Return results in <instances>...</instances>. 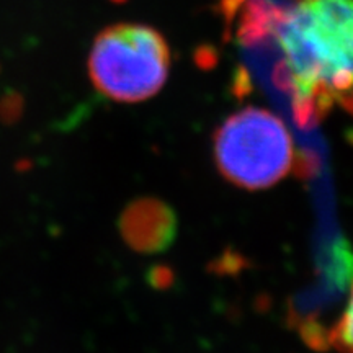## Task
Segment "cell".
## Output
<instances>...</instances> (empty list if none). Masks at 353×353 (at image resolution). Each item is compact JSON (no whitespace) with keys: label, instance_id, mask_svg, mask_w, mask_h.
Returning a JSON list of instances; mask_svg holds the SVG:
<instances>
[{"label":"cell","instance_id":"obj_1","mask_svg":"<svg viewBox=\"0 0 353 353\" xmlns=\"http://www.w3.org/2000/svg\"><path fill=\"white\" fill-rule=\"evenodd\" d=\"M272 37L281 52L278 83L299 125H316L353 87V0H294Z\"/></svg>","mask_w":353,"mask_h":353},{"label":"cell","instance_id":"obj_2","mask_svg":"<svg viewBox=\"0 0 353 353\" xmlns=\"http://www.w3.org/2000/svg\"><path fill=\"white\" fill-rule=\"evenodd\" d=\"M169 70V44L145 25L118 23L101 30L88 56L94 87L121 103L151 99L164 87Z\"/></svg>","mask_w":353,"mask_h":353},{"label":"cell","instance_id":"obj_3","mask_svg":"<svg viewBox=\"0 0 353 353\" xmlns=\"http://www.w3.org/2000/svg\"><path fill=\"white\" fill-rule=\"evenodd\" d=\"M213 154L228 182L245 190H262L280 182L294 164L288 128L265 108L245 107L216 130Z\"/></svg>","mask_w":353,"mask_h":353},{"label":"cell","instance_id":"obj_4","mask_svg":"<svg viewBox=\"0 0 353 353\" xmlns=\"http://www.w3.org/2000/svg\"><path fill=\"white\" fill-rule=\"evenodd\" d=\"M120 229L128 244L144 252L165 249L175 232L172 211L156 200H139L121 216Z\"/></svg>","mask_w":353,"mask_h":353},{"label":"cell","instance_id":"obj_5","mask_svg":"<svg viewBox=\"0 0 353 353\" xmlns=\"http://www.w3.org/2000/svg\"><path fill=\"white\" fill-rule=\"evenodd\" d=\"M325 345L341 353H353V285L345 309L325 332Z\"/></svg>","mask_w":353,"mask_h":353},{"label":"cell","instance_id":"obj_6","mask_svg":"<svg viewBox=\"0 0 353 353\" xmlns=\"http://www.w3.org/2000/svg\"><path fill=\"white\" fill-rule=\"evenodd\" d=\"M339 103H341L342 107L345 108L348 113L353 114V87L350 88V90H347L345 94H343V95L341 97V100H339Z\"/></svg>","mask_w":353,"mask_h":353}]
</instances>
